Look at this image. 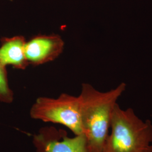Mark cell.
Masks as SVG:
<instances>
[{
    "label": "cell",
    "mask_w": 152,
    "mask_h": 152,
    "mask_svg": "<svg viewBox=\"0 0 152 152\" xmlns=\"http://www.w3.org/2000/svg\"><path fill=\"white\" fill-rule=\"evenodd\" d=\"M26 38L22 35L1 39L0 62L4 66H12L19 70H26L29 66L26 54Z\"/></svg>",
    "instance_id": "cell-6"
},
{
    "label": "cell",
    "mask_w": 152,
    "mask_h": 152,
    "mask_svg": "<svg viewBox=\"0 0 152 152\" xmlns=\"http://www.w3.org/2000/svg\"><path fill=\"white\" fill-rule=\"evenodd\" d=\"M33 144L36 152H91L83 134L71 137L54 126L41 128L33 135Z\"/></svg>",
    "instance_id": "cell-4"
},
{
    "label": "cell",
    "mask_w": 152,
    "mask_h": 152,
    "mask_svg": "<svg viewBox=\"0 0 152 152\" xmlns=\"http://www.w3.org/2000/svg\"><path fill=\"white\" fill-rule=\"evenodd\" d=\"M126 87L125 83H121L109 91L100 92L90 84L82 85L78 96L81 120L90 152H103L114 106Z\"/></svg>",
    "instance_id": "cell-1"
},
{
    "label": "cell",
    "mask_w": 152,
    "mask_h": 152,
    "mask_svg": "<svg viewBox=\"0 0 152 152\" xmlns=\"http://www.w3.org/2000/svg\"><path fill=\"white\" fill-rule=\"evenodd\" d=\"M110 127L103 152H152V122L140 119L132 109L123 110L116 104Z\"/></svg>",
    "instance_id": "cell-2"
},
{
    "label": "cell",
    "mask_w": 152,
    "mask_h": 152,
    "mask_svg": "<svg viewBox=\"0 0 152 152\" xmlns=\"http://www.w3.org/2000/svg\"><path fill=\"white\" fill-rule=\"evenodd\" d=\"M65 42L58 34H37L27 41L26 54L29 65L39 66L57 59L64 51Z\"/></svg>",
    "instance_id": "cell-5"
},
{
    "label": "cell",
    "mask_w": 152,
    "mask_h": 152,
    "mask_svg": "<svg viewBox=\"0 0 152 152\" xmlns=\"http://www.w3.org/2000/svg\"><path fill=\"white\" fill-rule=\"evenodd\" d=\"M14 100V92L9 86L6 67L0 62V102L10 104Z\"/></svg>",
    "instance_id": "cell-7"
},
{
    "label": "cell",
    "mask_w": 152,
    "mask_h": 152,
    "mask_svg": "<svg viewBox=\"0 0 152 152\" xmlns=\"http://www.w3.org/2000/svg\"><path fill=\"white\" fill-rule=\"evenodd\" d=\"M33 120L63 125L78 135L83 134L79 96L63 93L57 98L39 97L29 111Z\"/></svg>",
    "instance_id": "cell-3"
}]
</instances>
